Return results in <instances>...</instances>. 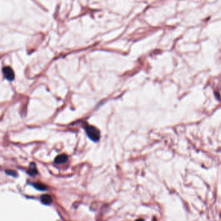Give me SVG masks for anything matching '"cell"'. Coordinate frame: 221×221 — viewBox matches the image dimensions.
<instances>
[{
  "label": "cell",
  "mask_w": 221,
  "mask_h": 221,
  "mask_svg": "<svg viewBox=\"0 0 221 221\" xmlns=\"http://www.w3.org/2000/svg\"><path fill=\"white\" fill-rule=\"evenodd\" d=\"M86 133L89 138L94 142L98 141L100 137V134L99 131L98 130L96 127L92 126H87L85 127Z\"/></svg>",
  "instance_id": "1"
},
{
  "label": "cell",
  "mask_w": 221,
  "mask_h": 221,
  "mask_svg": "<svg viewBox=\"0 0 221 221\" xmlns=\"http://www.w3.org/2000/svg\"><path fill=\"white\" fill-rule=\"evenodd\" d=\"M3 73L4 75V77L8 81H12L14 79L15 75L13 70L10 67H5L3 68Z\"/></svg>",
  "instance_id": "2"
},
{
  "label": "cell",
  "mask_w": 221,
  "mask_h": 221,
  "mask_svg": "<svg viewBox=\"0 0 221 221\" xmlns=\"http://www.w3.org/2000/svg\"><path fill=\"white\" fill-rule=\"evenodd\" d=\"M41 201L42 202V203H44V204L49 205L53 202V198L51 196L49 195H42L41 197Z\"/></svg>",
  "instance_id": "3"
},
{
  "label": "cell",
  "mask_w": 221,
  "mask_h": 221,
  "mask_svg": "<svg viewBox=\"0 0 221 221\" xmlns=\"http://www.w3.org/2000/svg\"><path fill=\"white\" fill-rule=\"evenodd\" d=\"M28 174L31 176H35L38 174V170L35 163H31L29 165V169L27 171Z\"/></svg>",
  "instance_id": "4"
},
{
  "label": "cell",
  "mask_w": 221,
  "mask_h": 221,
  "mask_svg": "<svg viewBox=\"0 0 221 221\" xmlns=\"http://www.w3.org/2000/svg\"><path fill=\"white\" fill-rule=\"evenodd\" d=\"M68 160L67 156L65 155H60L58 156L56 159L54 160V162H56V164H62V163H65Z\"/></svg>",
  "instance_id": "5"
},
{
  "label": "cell",
  "mask_w": 221,
  "mask_h": 221,
  "mask_svg": "<svg viewBox=\"0 0 221 221\" xmlns=\"http://www.w3.org/2000/svg\"><path fill=\"white\" fill-rule=\"evenodd\" d=\"M33 186L36 189L40 190V191H45L47 189V186L43 184H41V183L34 184Z\"/></svg>",
  "instance_id": "6"
},
{
  "label": "cell",
  "mask_w": 221,
  "mask_h": 221,
  "mask_svg": "<svg viewBox=\"0 0 221 221\" xmlns=\"http://www.w3.org/2000/svg\"><path fill=\"white\" fill-rule=\"evenodd\" d=\"M5 173L7 174L8 175H10L12 177H16L18 176V173L14 170H12V169H7L5 171Z\"/></svg>",
  "instance_id": "7"
},
{
  "label": "cell",
  "mask_w": 221,
  "mask_h": 221,
  "mask_svg": "<svg viewBox=\"0 0 221 221\" xmlns=\"http://www.w3.org/2000/svg\"><path fill=\"white\" fill-rule=\"evenodd\" d=\"M136 221H144L142 219H138L137 220H136Z\"/></svg>",
  "instance_id": "8"
}]
</instances>
